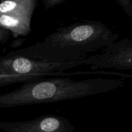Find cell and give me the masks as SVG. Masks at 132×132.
<instances>
[{
    "label": "cell",
    "instance_id": "cell-6",
    "mask_svg": "<svg viewBox=\"0 0 132 132\" xmlns=\"http://www.w3.org/2000/svg\"><path fill=\"white\" fill-rule=\"evenodd\" d=\"M37 0H0V14L32 18Z\"/></svg>",
    "mask_w": 132,
    "mask_h": 132
},
{
    "label": "cell",
    "instance_id": "cell-11",
    "mask_svg": "<svg viewBox=\"0 0 132 132\" xmlns=\"http://www.w3.org/2000/svg\"><path fill=\"white\" fill-rule=\"evenodd\" d=\"M11 32L9 30L0 28V45L6 43L10 39Z\"/></svg>",
    "mask_w": 132,
    "mask_h": 132
},
{
    "label": "cell",
    "instance_id": "cell-4",
    "mask_svg": "<svg viewBox=\"0 0 132 132\" xmlns=\"http://www.w3.org/2000/svg\"><path fill=\"white\" fill-rule=\"evenodd\" d=\"M101 54L86 57L84 64L90 65L92 70L115 69L132 70V40L126 37L116 41L103 49Z\"/></svg>",
    "mask_w": 132,
    "mask_h": 132
},
{
    "label": "cell",
    "instance_id": "cell-2",
    "mask_svg": "<svg viewBox=\"0 0 132 132\" xmlns=\"http://www.w3.org/2000/svg\"><path fill=\"white\" fill-rule=\"evenodd\" d=\"M123 77H94L76 80L72 77L36 79L0 95V108L57 103L97 95L122 87Z\"/></svg>",
    "mask_w": 132,
    "mask_h": 132
},
{
    "label": "cell",
    "instance_id": "cell-8",
    "mask_svg": "<svg viewBox=\"0 0 132 132\" xmlns=\"http://www.w3.org/2000/svg\"><path fill=\"white\" fill-rule=\"evenodd\" d=\"M49 76L50 74L48 73L23 75H10L0 73V88L5 87L7 85L18 83V82H24L28 80L43 78L45 77H48Z\"/></svg>",
    "mask_w": 132,
    "mask_h": 132
},
{
    "label": "cell",
    "instance_id": "cell-7",
    "mask_svg": "<svg viewBox=\"0 0 132 132\" xmlns=\"http://www.w3.org/2000/svg\"><path fill=\"white\" fill-rule=\"evenodd\" d=\"M31 20L30 18L0 14V28L9 30L14 38L27 36L31 32Z\"/></svg>",
    "mask_w": 132,
    "mask_h": 132
},
{
    "label": "cell",
    "instance_id": "cell-10",
    "mask_svg": "<svg viewBox=\"0 0 132 132\" xmlns=\"http://www.w3.org/2000/svg\"><path fill=\"white\" fill-rule=\"evenodd\" d=\"M67 1V0H43V3L45 10H48L61 5Z\"/></svg>",
    "mask_w": 132,
    "mask_h": 132
},
{
    "label": "cell",
    "instance_id": "cell-1",
    "mask_svg": "<svg viewBox=\"0 0 132 132\" xmlns=\"http://www.w3.org/2000/svg\"><path fill=\"white\" fill-rule=\"evenodd\" d=\"M119 36L99 21L87 20L61 27L41 42L14 50L15 54L55 61L84 60L108 47Z\"/></svg>",
    "mask_w": 132,
    "mask_h": 132
},
{
    "label": "cell",
    "instance_id": "cell-3",
    "mask_svg": "<svg viewBox=\"0 0 132 132\" xmlns=\"http://www.w3.org/2000/svg\"><path fill=\"white\" fill-rule=\"evenodd\" d=\"M85 59L76 61H55L20 55L12 51L0 57V73L23 75L65 72L84 64Z\"/></svg>",
    "mask_w": 132,
    "mask_h": 132
},
{
    "label": "cell",
    "instance_id": "cell-5",
    "mask_svg": "<svg viewBox=\"0 0 132 132\" xmlns=\"http://www.w3.org/2000/svg\"><path fill=\"white\" fill-rule=\"evenodd\" d=\"M4 132H75L76 128L66 117L43 115L27 121L0 122Z\"/></svg>",
    "mask_w": 132,
    "mask_h": 132
},
{
    "label": "cell",
    "instance_id": "cell-9",
    "mask_svg": "<svg viewBox=\"0 0 132 132\" xmlns=\"http://www.w3.org/2000/svg\"><path fill=\"white\" fill-rule=\"evenodd\" d=\"M120 5L126 15L132 18V2L131 0H116Z\"/></svg>",
    "mask_w": 132,
    "mask_h": 132
}]
</instances>
